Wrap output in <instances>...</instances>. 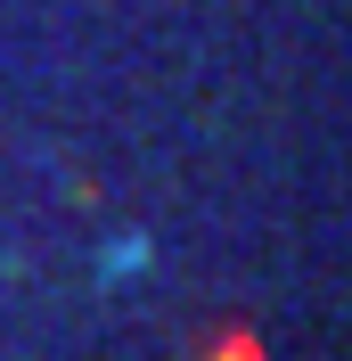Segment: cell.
I'll use <instances>...</instances> for the list:
<instances>
[{"instance_id": "obj_1", "label": "cell", "mask_w": 352, "mask_h": 361, "mask_svg": "<svg viewBox=\"0 0 352 361\" xmlns=\"http://www.w3.org/2000/svg\"><path fill=\"white\" fill-rule=\"evenodd\" d=\"M205 361H270V353H263V337L230 329V337H213V345H205Z\"/></svg>"}]
</instances>
